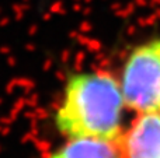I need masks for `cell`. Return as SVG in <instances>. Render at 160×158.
Instances as JSON below:
<instances>
[{"label":"cell","mask_w":160,"mask_h":158,"mask_svg":"<svg viewBox=\"0 0 160 158\" xmlns=\"http://www.w3.org/2000/svg\"><path fill=\"white\" fill-rule=\"evenodd\" d=\"M127 108L121 84L102 70L78 72L68 77L53 122L65 137L118 140Z\"/></svg>","instance_id":"1"},{"label":"cell","mask_w":160,"mask_h":158,"mask_svg":"<svg viewBox=\"0 0 160 158\" xmlns=\"http://www.w3.org/2000/svg\"><path fill=\"white\" fill-rule=\"evenodd\" d=\"M118 80L128 109L138 115L160 114V36L128 53Z\"/></svg>","instance_id":"2"},{"label":"cell","mask_w":160,"mask_h":158,"mask_svg":"<svg viewBox=\"0 0 160 158\" xmlns=\"http://www.w3.org/2000/svg\"><path fill=\"white\" fill-rule=\"evenodd\" d=\"M119 143L124 158H160V114H139Z\"/></svg>","instance_id":"3"},{"label":"cell","mask_w":160,"mask_h":158,"mask_svg":"<svg viewBox=\"0 0 160 158\" xmlns=\"http://www.w3.org/2000/svg\"><path fill=\"white\" fill-rule=\"evenodd\" d=\"M47 158H124L118 140L70 137Z\"/></svg>","instance_id":"4"}]
</instances>
